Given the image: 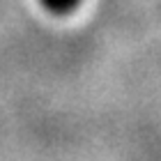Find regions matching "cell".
Masks as SVG:
<instances>
[{
    "mask_svg": "<svg viewBox=\"0 0 161 161\" xmlns=\"http://www.w3.org/2000/svg\"><path fill=\"white\" fill-rule=\"evenodd\" d=\"M39 3L51 14H69L80 5V0H39Z\"/></svg>",
    "mask_w": 161,
    "mask_h": 161,
    "instance_id": "1",
    "label": "cell"
}]
</instances>
